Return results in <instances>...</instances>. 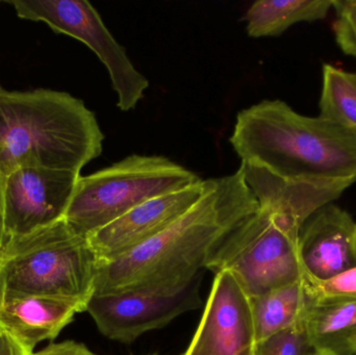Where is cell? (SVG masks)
Returning a JSON list of instances; mask_svg holds the SVG:
<instances>
[{"instance_id":"cell-16","label":"cell","mask_w":356,"mask_h":355,"mask_svg":"<svg viewBox=\"0 0 356 355\" xmlns=\"http://www.w3.org/2000/svg\"><path fill=\"white\" fill-rule=\"evenodd\" d=\"M334 0H259L245 14L249 37H276L300 22L326 18Z\"/></svg>"},{"instance_id":"cell-6","label":"cell","mask_w":356,"mask_h":355,"mask_svg":"<svg viewBox=\"0 0 356 355\" xmlns=\"http://www.w3.org/2000/svg\"><path fill=\"white\" fill-rule=\"evenodd\" d=\"M202 181L164 156H127L108 168L79 177L65 220L89 237L139 204Z\"/></svg>"},{"instance_id":"cell-20","label":"cell","mask_w":356,"mask_h":355,"mask_svg":"<svg viewBox=\"0 0 356 355\" xmlns=\"http://www.w3.org/2000/svg\"><path fill=\"white\" fill-rule=\"evenodd\" d=\"M336 20L332 24L340 49L356 58V0H334Z\"/></svg>"},{"instance_id":"cell-21","label":"cell","mask_w":356,"mask_h":355,"mask_svg":"<svg viewBox=\"0 0 356 355\" xmlns=\"http://www.w3.org/2000/svg\"><path fill=\"white\" fill-rule=\"evenodd\" d=\"M33 355H96L88 349L83 344L74 341H65L62 343L50 344L39 352Z\"/></svg>"},{"instance_id":"cell-23","label":"cell","mask_w":356,"mask_h":355,"mask_svg":"<svg viewBox=\"0 0 356 355\" xmlns=\"http://www.w3.org/2000/svg\"><path fill=\"white\" fill-rule=\"evenodd\" d=\"M4 175L0 173V258L3 256L8 245L6 223H4Z\"/></svg>"},{"instance_id":"cell-7","label":"cell","mask_w":356,"mask_h":355,"mask_svg":"<svg viewBox=\"0 0 356 355\" xmlns=\"http://www.w3.org/2000/svg\"><path fill=\"white\" fill-rule=\"evenodd\" d=\"M17 16L46 23L52 31L83 42L108 69L116 92L117 106L123 112L134 110L149 87L124 48L106 28L102 17L86 0H10Z\"/></svg>"},{"instance_id":"cell-12","label":"cell","mask_w":356,"mask_h":355,"mask_svg":"<svg viewBox=\"0 0 356 355\" xmlns=\"http://www.w3.org/2000/svg\"><path fill=\"white\" fill-rule=\"evenodd\" d=\"M356 223L346 210L330 204L303 224L299 252L305 277L325 281L356 265Z\"/></svg>"},{"instance_id":"cell-8","label":"cell","mask_w":356,"mask_h":355,"mask_svg":"<svg viewBox=\"0 0 356 355\" xmlns=\"http://www.w3.org/2000/svg\"><path fill=\"white\" fill-rule=\"evenodd\" d=\"M81 173L24 167L4 177V223L8 243L50 226L66 216Z\"/></svg>"},{"instance_id":"cell-25","label":"cell","mask_w":356,"mask_h":355,"mask_svg":"<svg viewBox=\"0 0 356 355\" xmlns=\"http://www.w3.org/2000/svg\"><path fill=\"white\" fill-rule=\"evenodd\" d=\"M152 355H156V354H152Z\"/></svg>"},{"instance_id":"cell-26","label":"cell","mask_w":356,"mask_h":355,"mask_svg":"<svg viewBox=\"0 0 356 355\" xmlns=\"http://www.w3.org/2000/svg\"><path fill=\"white\" fill-rule=\"evenodd\" d=\"M355 355H356V354H355Z\"/></svg>"},{"instance_id":"cell-9","label":"cell","mask_w":356,"mask_h":355,"mask_svg":"<svg viewBox=\"0 0 356 355\" xmlns=\"http://www.w3.org/2000/svg\"><path fill=\"white\" fill-rule=\"evenodd\" d=\"M201 306L199 281H194L172 296L138 292L92 295L86 312L108 339L131 344L144 333L163 329L180 315Z\"/></svg>"},{"instance_id":"cell-11","label":"cell","mask_w":356,"mask_h":355,"mask_svg":"<svg viewBox=\"0 0 356 355\" xmlns=\"http://www.w3.org/2000/svg\"><path fill=\"white\" fill-rule=\"evenodd\" d=\"M213 179L152 198L88 237L99 262L118 258L166 231L211 187Z\"/></svg>"},{"instance_id":"cell-19","label":"cell","mask_w":356,"mask_h":355,"mask_svg":"<svg viewBox=\"0 0 356 355\" xmlns=\"http://www.w3.org/2000/svg\"><path fill=\"white\" fill-rule=\"evenodd\" d=\"M314 352L303 323L271 336L255 348V355H312Z\"/></svg>"},{"instance_id":"cell-1","label":"cell","mask_w":356,"mask_h":355,"mask_svg":"<svg viewBox=\"0 0 356 355\" xmlns=\"http://www.w3.org/2000/svg\"><path fill=\"white\" fill-rule=\"evenodd\" d=\"M257 208L240 168L213 179L202 197L166 231L118 258L98 263L93 295L172 296L184 291L224 239Z\"/></svg>"},{"instance_id":"cell-22","label":"cell","mask_w":356,"mask_h":355,"mask_svg":"<svg viewBox=\"0 0 356 355\" xmlns=\"http://www.w3.org/2000/svg\"><path fill=\"white\" fill-rule=\"evenodd\" d=\"M0 355H33L29 354L3 327L0 325Z\"/></svg>"},{"instance_id":"cell-17","label":"cell","mask_w":356,"mask_h":355,"mask_svg":"<svg viewBox=\"0 0 356 355\" xmlns=\"http://www.w3.org/2000/svg\"><path fill=\"white\" fill-rule=\"evenodd\" d=\"M319 108L322 118L356 131V73L324 64Z\"/></svg>"},{"instance_id":"cell-10","label":"cell","mask_w":356,"mask_h":355,"mask_svg":"<svg viewBox=\"0 0 356 355\" xmlns=\"http://www.w3.org/2000/svg\"><path fill=\"white\" fill-rule=\"evenodd\" d=\"M250 299L228 272L217 273L198 329L184 355H255Z\"/></svg>"},{"instance_id":"cell-2","label":"cell","mask_w":356,"mask_h":355,"mask_svg":"<svg viewBox=\"0 0 356 355\" xmlns=\"http://www.w3.org/2000/svg\"><path fill=\"white\" fill-rule=\"evenodd\" d=\"M230 143L242 163L291 181L356 179V131L263 100L236 116Z\"/></svg>"},{"instance_id":"cell-5","label":"cell","mask_w":356,"mask_h":355,"mask_svg":"<svg viewBox=\"0 0 356 355\" xmlns=\"http://www.w3.org/2000/svg\"><path fill=\"white\" fill-rule=\"evenodd\" d=\"M98 263L88 238L65 219L10 240L0 258V302L44 296L74 302L86 312Z\"/></svg>"},{"instance_id":"cell-3","label":"cell","mask_w":356,"mask_h":355,"mask_svg":"<svg viewBox=\"0 0 356 355\" xmlns=\"http://www.w3.org/2000/svg\"><path fill=\"white\" fill-rule=\"evenodd\" d=\"M104 135L83 100L49 89L0 85V173L46 167L81 173L102 154Z\"/></svg>"},{"instance_id":"cell-14","label":"cell","mask_w":356,"mask_h":355,"mask_svg":"<svg viewBox=\"0 0 356 355\" xmlns=\"http://www.w3.org/2000/svg\"><path fill=\"white\" fill-rule=\"evenodd\" d=\"M303 327L314 352L356 354V300L311 304Z\"/></svg>"},{"instance_id":"cell-15","label":"cell","mask_w":356,"mask_h":355,"mask_svg":"<svg viewBox=\"0 0 356 355\" xmlns=\"http://www.w3.org/2000/svg\"><path fill=\"white\" fill-rule=\"evenodd\" d=\"M249 299L257 344L302 324L311 304L303 279Z\"/></svg>"},{"instance_id":"cell-24","label":"cell","mask_w":356,"mask_h":355,"mask_svg":"<svg viewBox=\"0 0 356 355\" xmlns=\"http://www.w3.org/2000/svg\"><path fill=\"white\" fill-rule=\"evenodd\" d=\"M312 355H330V354H320V352H314V354Z\"/></svg>"},{"instance_id":"cell-13","label":"cell","mask_w":356,"mask_h":355,"mask_svg":"<svg viewBox=\"0 0 356 355\" xmlns=\"http://www.w3.org/2000/svg\"><path fill=\"white\" fill-rule=\"evenodd\" d=\"M79 304L60 298L29 296L0 302V325L33 354L38 344L54 340L72 322Z\"/></svg>"},{"instance_id":"cell-4","label":"cell","mask_w":356,"mask_h":355,"mask_svg":"<svg viewBox=\"0 0 356 355\" xmlns=\"http://www.w3.org/2000/svg\"><path fill=\"white\" fill-rule=\"evenodd\" d=\"M254 214L245 219L220 244L207 269L228 272L249 298L305 279L299 236L309 216L288 200L261 198Z\"/></svg>"},{"instance_id":"cell-18","label":"cell","mask_w":356,"mask_h":355,"mask_svg":"<svg viewBox=\"0 0 356 355\" xmlns=\"http://www.w3.org/2000/svg\"><path fill=\"white\" fill-rule=\"evenodd\" d=\"M303 281L309 304L356 300V265L350 270L328 281H320L305 277Z\"/></svg>"}]
</instances>
